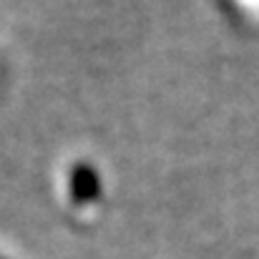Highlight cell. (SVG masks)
<instances>
[{
  "instance_id": "2",
  "label": "cell",
  "mask_w": 259,
  "mask_h": 259,
  "mask_svg": "<svg viewBox=\"0 0 259 259\" xmlns=\"http://www.w3.org/2000/svg\"><path fill=\"white\" fill-rule=\"evenodd\" d=\"M227 15L242 28L259 30V0H219Z\"/></svg>"
},
{
  "instance_id": "1",
  "label": "cell",
  "mask_w": 259,
  "mask_h": 259,
  "mask_svg": "<svg viewBox=\"0 0 259 259\" xmlns=\"http://www.w3.org/2000/svg\"><path fill=\"white\" fill-rule=\"evenodd\" d=\"M63 201L73 209H88L103 201V186L98 171L88 161H71V166L61 176Z\"/></svg>"
}]
</instances>
